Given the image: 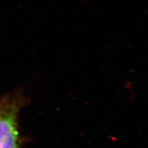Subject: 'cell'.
<instances>
[{
  "label": "cell",
  "instance_id": "obj_1",
  "mask_svg": "<svg viewBox=\"0 0 148 148\" xmlns=\"http://www.w3.org/2000/svg\"><path fill=\"white\" fill-rule=\"evenodd\" d=\"M22 99L9 95L0 101V148H19L17 118Z\"/></svg>",
  "mask_w": 148,
  "mask_h": 148
}]
</instances>
